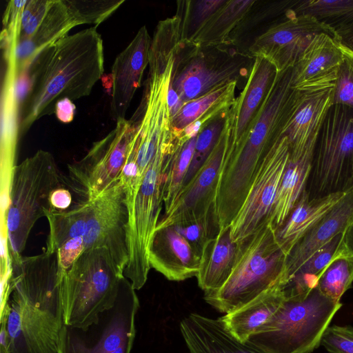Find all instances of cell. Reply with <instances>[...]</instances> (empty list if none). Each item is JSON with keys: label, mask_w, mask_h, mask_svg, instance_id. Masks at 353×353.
<instances>
[{"label": "cell", "mask_w": 353, "mask_h": 353, "mask_svg": "<svg viewBox=\"0 0 353 353\" xmlns=\"http://www.w3.org/2000/svg\"><path fill=\"white\" fill-rule=\"evenodd\" d=\"M29 88L21 108L19 133L55 112L57 102L88 96L104 72L103 39L95 28L67 35L28 66ZM27 68V69H28Z\"/></svg>", "instance_id": "cell-1"}, {"label": "cell", "mask_w": 353, "mask_h": 353, "mask_svg": "<svg viewBox=\"0 0 353 353\" xmlns=\"http://www.w3.org/2000/svg\"><path fill=\"white\" fill-rule=\"evenodd\" d=\"M46 217L49 225L46 251L57 254L59 274L83 252L98 248L108 249L124 272L129 259L128 211L121 182L94 199Z\"/></svg>", "instance_id": "cell-2"}, {"label": "cell", "mask_w": 353, "mask_h": 353, "mask_svg": "<svg viewBox=\"0 0 353 353\" xmlns=\"http://www.w3.org/2000/svg\"><path fill=\"white\" fill-rule=\"evenodd\" d=\"M292 72L293 68L278 72L246 139L235 148H226L217 185L226 200L245 201L265 155L291 119L302 93L292 85Z\"/></svg>", "instance_id": "cell-3"}, {"label": "cell", "mask_w": 353, "mask_h": 353, "mask_svg": "<svg viewBox=\"0 0 353 353\" xmlns=\"http://www.w3.org/2000/svg\"><path fill=\"white\" fill-rule=\"evenodd\" d=\"M239 245L227 281L218 290L204 293L205 302L225 314L277 284H285L287 254L279 244L276 230L270 221Z\"/></svg>", "instance_id": "cell-4"}, {"label": "cell", "mask_w": 353, "mask_h": 353, "mask_svg": "<svg viewBox=\"0 0 353 353\" xmlns=\"http://www.w3.org/2000/svg\"><path fill=\"white\" fill-rule=\"evenodd\" d=\"M123 272L106 248L81 254L59 274L63 323L87 327L116 301Z\"/></svg>", "instance_id": "cell-5"}, {"label": "cell", "mask_w": 353, "mask_h": 353, "mask_svg": "<svg viewBox=\"0 0 353 353\" xmlns=\"http://www.w3.org/2000/svg\"><path fill=\"white\" fill-rule=\"evenodd\" d=\"M341 306L340 301L325 296L317 287L307 294L285 298L246 342L267 353H311Z\"/></svg>", "instance_id": "cell-6"}, {"label": "cell", "mask_w": 353, "mask_h": 353, "mask_svg": "<svg viewBox=\"0 0 353 353\" xmlns=\"http://www.w3.org/2000/svg\"><path fill=\"white\" fill-rule=\"evenodd\" d=\"M63 181L53 155L43 150L12 167L6 214L11 257L21 255L32 227L50 212L51 194Z\"/></svg>", "instance_id": "cell-7"}, {"label": "cell", "mask_w": 353, "mask_h": 353, "mask_svg": "<svg viewBox=\"0 0 353 353\" xmlns=\"http://www.w3.org/2000/svg\"><path fill=\"white\" fill-rule=\"evenodd\" d=\"M178 148V145L173 143L160 150L134 194L126 199L129 259L123 275L135 290L145 285L151 268L148 251L162 209L165 172L170 157Z\"/></svg>", "instance_id": "cell-8"}, {"label": "cell", "mask_w": 353, "mask_h": 353, "mask_svg": "<svg viewBox=\"0 0 353 353\" xmlns=\"http://www.w3.org/2000/svg\"><path fill=\"white\" fill-rule=\"evenodd\" d=\"M254 59L225 46L199 48L181 40L169 88L185 104L226 83L248 77Z\"/></svg>", "instance_id": "cell-9"}, {"label": "cell", "mask_w": 353, "mask_h": 353, "mask_svg": "<svg viewBox=\"0 0 353 353\" xmlns=\"http://www.w3.org/2000/svg\"><path fill=\"white\" fill-rule=\"evenodd\" d=\"M353 109L332 104L318 134L305 191L310 199L353 187Z\"/></svg>", "instance_id": "cell-10"}, {"label": "cell", "mask_w": 353, "mask_h": 353, "mask_svg": "<svg viewBox=\"0 0 353 353\" xmlns=\"http://www.w3.org/2000/svg\"><path fill=\"white\" fill-rule=\"evenodd\" d=\"M139 301L130 281L121 278L114 304L85 327L63 323L59 353H130L135 338Z\"/></svg>", "instance_id": "cell-11"}, {"label": "cell", "mask_w": 353, "mask_h": 353, "mask_svg": "<svg viewBox=\"0 0 353 353\" xmlns=\"http://www.w3.org/2000/svg\"><path fill=\"white\" fill-rule=\"evenodd\" d=\"M115 128L94 142L79 161L68 165L66 184L79 201L94 199L119 182L134 134L132 121H116Z\"/></svg>", "instance_id": "cell-12"}, {"label": "cell", "mask_w": 353, "mask_h": 353, "mask_svg": "<svg viewBox=\"0 0 353 353\" xmlns=\"http://www.w3.org/2000/svg\"><path fill=\"white\" fill-rule=\"evenodd\" d=\"M8 279L1 296L5 306L11 293L28 305L63 321L58 256L47 251L31 256L11 257Z\"/></svg>", "instance_id": "cell-13"}, {"label": "cell", "mask_w": 353, "mask_h": 353, "mask_svg": "<svg viewBox=\"0 0 353 353\" xmlns=\"http://www.w3.org/2000/svg\"><path fill=\"white\" fill-rule=\"evenodd\" d=\"M289 154L288 139L281 135L265 155L243 205L230 224L234 242L240 243L270 221Z\"/></svg>", "instance_id": "cell-14"}, {"label": "cell", "mask_w": 353, "mask_h": 353, "mask_svg": "<svg viewBox=\"0 0 353 353\" xmlns=\"http://www.w3.org/2000/svg\"><path fill=\"white\" fill-rule=\"evenodd\" d=\"M286 11V19L256 37L249 48L252 57L267 59L278 72L293 68L316 35L327 34L339 41L333 30L315 17Z\"/></svg>", "instance_id": "cell-15"}, {"label": "cell", "mask_w": 353, "mask_h": 353, "mask_svg": "<svg viewBox=\"0 0 353 353\" xmlns=\"http://www.w3.org/2000/svg\"><path fill=\"white\" fill-rule=\"evenodd\" d=\"M228 143L225 126L203 165L183 186L157 228L179 225L216 216L214 205L219 172Z\"/></svg>", "instance_id": "cell-16"}, {"label": "cell", "mask_w": 353, "mask_h": 353, "mask_svg": "<svg viewBox=\"0 0 353 353\" xmlns=\"http://www.w3.org/2000/svg\"><path fill=\"white\" fill-rule=\"evenodd\" d=\"M6 324L8 353H59L63 321L35 308L14 293L1 312Z\"/></svg>", "instance_id": "cell-17"}, {"label": "cell", "mask_w": 353, "mask_h": 353, "mask_svg": "<svg viewBox=\"0 0 353 353\" xmlns=\"http://www.w3.org/2000/svg\"><path fill=\"white\" fill-rule=\"evenodd\" d=\"M152 39L141 27L129 45L116 57L112 68L110 108L114 119H125L133 97L141 86L149 64Z\"/></svg>", "instance_id": "cell-18"}, {"label": "cell", "mask_w": 353, "mask_h": 353, "mask_svg": "<svg viewBox=\"0 0 353 353\" xmlns=\"http://www.w3.org/2000/svg\"><path fill=\"white\" fill-rule=\"evenodd\" d=\"M277 74L275 66L267 59H254L245 85L235 99L226 117L227 149L235 148L246 139Z\"/></svg>", "instance_id": "cell-19"}, {"label": "cell", "mask_w": 353, "mask_h": 353, "mask_svg": "<svg viewBox=\"0 0 353 353\" xmlns=\"http://www.w3.org/2000/svg\"><path fill=\"white\" fill-rule=\"evenodd\" d=\"M343 59L337 40L327 34L316 35L293 67L292 87L308 91L334 86Z\"/></svg>", "instance_id": "cell-20"}, {"label": "cell", "mask_w": 353, "mask_h": 353, "mask_svg": "<svg viewBox=\"0 0 353 353\" xmlns=\"http://www.w3.org/2000/svg\"><path fill=\"white\" fill-rule=\"evenodd\" d=\"M151 268L172 281L196 276L200 254L174 226L156 228L148 251Z\"/></svg>", "instance_id": "cell-21"}, {"label": "cell", "mask_w": 353, "mask_h": 353, "mask_svg": "<svg viewBox=\"0 0 353 353\" xmlns=\"http://www.w3.org/2000/svg\"><path fill=\"white\" fill-rule=\"evenodd\" d=\"M352 223L353 187L291 250L285 263V283L316 251Z\"/></svg>", "instance_id": "cell-22"}, {"label": "cell", "mask_w": 353, "mask_h": 353, "mask_svg": "<svg viewBox=\"0 0 353 353\" xmlns=\"http://www.w3.org/2000/svg\"><path fill=\"white\" fill-rule=\"evenodd\" d=\"M179 327L190 353H267L233 336L221 317L191 313L181 321Z\"/></svg>", "instance_id": "cell-23"}, {"label": "cell", "mask_w": 353, "mask_h": 353, "mask_svg": "<svg viewBox=\"0 0 353 353\" xmlns=\"http://www.w3.org/2000/svg\"><path fill=\"white\" fill-rule=\"evenodd\" d=\"M334 86L301 90L298 105L282 134L288 139L290 150L304 149L316 140L327 112L332 105Z\"/></svg>", "instance_id": "cell-24"}, {"label": "cell", "mask_w": 353, "mask_h": 353, "mask_svg": "<svg viewBox=\"0 0 353 353\" xmlns=\"http://www.w3.org/2000/svg\"><path fill=\"white\" fill-rule=\"evenodd\" d=\"M77 26L78 23L64 0H53L36 32L17 45L16 59L19 77L42 51L67 36Z\"/></svg>", "instance_id": "cell-25"}, {"label": "cell", "mask_w": 353, "mask_h": 353, "mask_svg": "<svg viewBox=\"0 0 353 353\" xmlns=\"http://www.w3.org/2000/svg\"><path fill=\"white\" fill-rule=\"evenodd\" d=\"M230 232V225L220 229L202 248L196 278L204 293L220 288L232 272L239 245L232 241Z\"/></svg>", "instance_id": "cell-26"}, {"label": "cell", "mask_w": 353, "mask_h": 353, "mask_svg": "<svg viewBox=\"0 0 353 353\" xmlns=\"http://www.w3.org/2000/svg\"><path fill=\"white\" fill-rule=\"evenodd\" d=\"M339 192L310 199L304 190L284 223L276 230V240L289 254L296 243L347 193Z\"/></svg>", "instance_id": "cell-27"}, {"label": "cell", "mask_w": 353, "mask_h": 353, "mask_svg": "<svg viewBox=\"0 0 353 353\" xmlns=\"http://www.w3.org/2000/svg\"><path fill=\"white\" fill-rule=\"evenodd\" d=\"M315 144L314 141L303 150H289L288 161L270 219L276 230L284 223L305 190Z\"/></svg>", "instance_id": "cell-28"}, {"label": "cell", "mask_w": 353, "mask_h": 353, "mask_svg": "<svg viewBox=\"0 0 353 353\" xmlns=\"http://www.w3.org/2000/svg\"><path fill=\"white\" fill-rule=\"evenodd\" d=\"M283 284H277L242 307L225 314L221 320L229 332L242 342L266 323L285 299Z\"/></svg>", "instance_id": "cell-29"}, {"label": "cell", "mask_w": 353, "mask_h": 353, "mask_svg": "<svg viewBox=\"0 0 353 353\" xmlns=\"http://www.w3.org/2000/svg\"><path fill=\"white\" fill-rule=\"evenodd\" d=\"M16 50L12 47L3 51L5 71L1 88V146L2 157L7 161L14 158L19 133Z\"/></svg>", "instance_id": "cell-30"}, {"label": "cell", "mask_w": 353, "mask_h": 353, "mask_svg": "<svg viewBox=\"0 0 353 353\" xmlns=\"http://www.w3.org/2000/svg\"><path fill=\"white\" fill-rule=\"evenodd\" d=\"M255 3L254 0L226 1L194 37L186 42L199 48L230 45V34L244 19Z\"/></svg>", "instance_id": "cell-31"}, {"label": "cell", "mask_w": 353, "mask_h": 353, "mask_svg": "<svg viewBox=\"0 0 353 353\" xmlns=\"http://www.w3.org/2000/svg\"><path fill=\"white\" fill-rule=\"evenodd\" d=\"M237 81L226 83L213 91L185 103L172 117L174 130L179 138L181 132L198 119L209 123L228 112L235 101Z\"/></svg>", "instance_id": "cell-32"}, {"label": "cell", "mask_w": 353, "mask_h": 353, "mask_svg": "<svg viewBox=\"0 0 353 353\" xmlns=\"http://www.w3.org/2000/svg\"><path fill=\"white\" fill-rule=\"evenodd\" d=\"M342 233L316 251L283 286L285 298L307 294L316 288L318 281L330 263L336 259Z\"/></svg>", "instance_id": "cell-33"}, {"label": "cell", "mask_w": 353, "mask_h": 353, "mask_svg": "<svg viewBox=\"0 0 353 353\" xmlns=\"http://www.w3.org/2000/svg\"><path fill=\"white\" fill-rule=\"evenodd\" d=\"M290 10L296 14L315 17L332 28L336 35L353 29V0L296 1Z\"/></svg>", "instance_id": "cell-34"}, {"label": "cell", "mask_w": 353, "mask_h": 353, "mask_svg": "<svg viewBox=\"0 0 353 353\" xmlns=\"http://www.w3.org/2000/svg\"><path fill=\"white\" fill-rule=\"evenodd\" d=\"M196 137H192L180 146L167 164L163 186L165 211L169 208L183 186L193 157Z\"/></svg>", "instance_id": "cell-35"}, {"label": "cell", "mask_w": 353, "mask_h": 353, "mask_svg": "<svg viewBox=\"0 0 353 353\" xmlns=\"http://www.w3.org/2000/svg\"><path fill=\"white\" fill-rule=\"evenodd\" d=\"M353 283V260L340 256L333 260L319 278L317 288L325 296L340 301Z\"/></svg>", "instance_id": "cell-36"}, {"label": "cell", "mask_w": 353, "mask_h": 353, "mask_svg": "<svg viewBox=\"0 0 353 353\" xmlns=\"http://www.w3.org/2000/svg\"><path fill=\"white\" fill-rule=\"evenodd\" d=\"M227 0L180 1L176 12L181 19V40L192 39L204 23Z\"/></svg>", "instance_id": "cell-37"}, {"label": "cell", "mask_w": 353, "mask_h": 353, "mask_svg": "<svg viewBox=\"0 0 353 353\" xmlns=\"http://www.w3.org/2000/svg\"><path fill=\"white\" fill-rule=\"evenodd\" d=\"M228 112L212 121L198 134L193 157L183 186L189 183L212 153L225 127Z\"/></svg>", "instance_id": "cell-38"}, {"label": "cell", "mask_w": 353, "mask_h": 353, "mask_svg": "<svg viewBox=\"0 0 353 353\" xmlns=\"http://www.w3.org/2000/svg\"><path fill=\"white\" fill-rule=\"evenodd\" d=\"M124 1V0H64L78 26L88 23L94 24L95 26L108 19Z\"/></svg>", "instance_id": "cell-39"}, {"label": "cell", "mask_w": 353, "mask_h": 353, "mask_svg": "<svg viewBox=\"0 0 353 353\" xmlns=\"http://www.w3.org/2000/svg\"><path fill=\"white\" fill-rule=\"evenodd\" d=\"M339 44L343 59L334 86L332 104L343 105L353 109V51Z\"/></svg>", "instance_id": "cell-40"}, {"label": "cell", "mask_w": 353, "mask_h": 353, "mask_svg": "<svg viewBox=\"0 0 353 353\" xmlns=\"http://www.w3.org/2000/svg\"><path fill=\"white\" fill-rule=\"evenodd\" d=\"M52 3L53 0L27 1L21 14L19 42L28 39L36 32Z\"/></svg>", "instance_id": "cell-41"}, {"label": "cell", "mask_w": 353, "mask_h": 353, "mask_svg": "<svg viewBox=\"0 0 353 353\" xmlns=\"http://www.w3.org/2000/svg\"><path fill=\"white\" fill-rule=\"evenodd\" d=\"M26 0L8 1L3 16V28L1 33V48L17 43L19 39L21 19Z\"/></svg>", "instance_id": "cell-42"}, {"label": "cell", "mask_w": 353, "mask_h": 353, "mask_svg": "<svg viewBox=\"0 0 353 353\" xmlns=\"http://www.w3.org/2000/svg\"><path fill=\"white\" fill-rule=\"evenodd\" d=\"M321 345L330 353H353V327L328 326L322 336Z\"/></svg>", "instance_id": "cell-43"}, {"label": "cell", "mask_w": 353, "mask_h": 353, "mask_svg": "<svg viewBox=\"0 0 353 353\" xmlns=\"http://www.w3.org/2000/svg\"><path fill=\"white\" fill-rule=\"evenodd\" d=\"M63 185L54 190L50 198V212L63 211L70 208L72 194ZM48 212V213H49Z\"/></svg>", "instance_id": "cell-44"}, {"label": "cell", "mask_w": 353, "mask_h": 353, "mask_svg": "<svg viewBox=\"0 0 353 353\" xmlns=\"http://www.w3.org/2000/svg\"><path fill=\"white\" fill-rule=\"evenodd\" d=\"M76 110L73 101L69 99L59 101L56 105L55 114L62 123H68L72 121Z\"/></svg>", "instance_id": "cell-45"}, {"label": "cell", "mask_w": 353, "mask_h": 353, "mask_svg": "<svg viewBox=\"0 0 353 353\" xmlns=\"http://www.w3.org/2000/svg\"><path fill=\"white\" fill-rule=\"evenodd\" d=\"M340 256L353 260V223L342 233L340 246L336 253V258Z\"/></svg>", "instance_id": "cell-46"}, {"label": "cell", "mask_w": 353, "mask_h": 353, "mask_svg": "<svg viewBox=\"0 0 353 353\" xmlns=\"http://www.w3.org/2000/svg\"><path fill=\"white\" fill-rule=\"evenodd\" d=\"M339 42L353 51V29L336 34Z\"/></svg>", "instance_id": "cell-47"}, {"label": "cell", "mask_w": 353, "mask_h": 353, "mask_svg": "<svg viewBox=\"0 0 353 353\" xmlns=\"http://www.w3.org/2000/svg\"><path fill=\"white\" fill-rule=\"evenodd\" d=\"M352 174H353V160H352Z\"/></svg>", "instance_id": "cell-48"}]
</instances>
